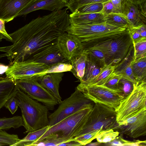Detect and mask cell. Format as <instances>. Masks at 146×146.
<instances>
[{
	"instance_id": "5b68a950",
	"label": "cell",
	"mask_w": 146,
	"mask_h": 146,
	"mask_svg": "<svg viewBox=\"0 0 146 146\" xmlns=\"http://www.w3.org/2000/svg\"><path fill=\"white\" fill-rule=\"evenodd\" d=\"M133 86L132 92L115 110L118 124L146 108V81L137 82L133 83Z\"/></svg>"
},
{
	"instance_id": "2e32d148",
	"label": "cell",
	"mask_w": 146,
	"mask_h": 146,
	"mask_svg": "<svg viewBox=\"0 0 146 146\" xmlns=\"http://www.w3.org/2000/svg\"><path fill=\"white\" fill-rule=\"evenodd\" d=\"M29 60L48 66L59 62L69 61L61 54L56 44L49 46L36 53Z\"/></svg>"
},
{
	"instance_id": "4dcf8cb0",
	"label": "cell",
	"mask_w": 146,
	"mask_h": 146,
	"mask_svg": "<svg viewBox=\"0 0 146 146\" xmlns=\"http://www.w3.org/2000/svg\"><path fill=\"white\" fill-rule=\"evenodd\" d=\"M103 8V3H92L82 6L75 12L80 13H99L102 12Z\"/></svg>"
},
{
	"instance_id": "bcb514c9",
	"label": "cell",
	"mask_w": 146,
	"mask_h": 146,
	"mask_svg": "<svg viewBox=\"0 0 146 146\" xmlns=\"http://www.w3.org/2000/svg\"><path fill=\"white\" fill-rule=\"evenodd\" d=\"M69 140L66 142L63 143L60 145L59 146H80L81 145L77 141L74 139Z\"/></svg>"
},
{
	"instance_id": "ffe728a7",
	"label": "cell",
	"mask_w": 146,
	"mask_h": 146,
	"mask_svg": "<svg viewBox=\"0 0 146 146\" xmlns=\"http://www.w3.org/2000/svg\"><path fill=\"white\" fill-rule=\"evenodd\" d=\"M70 23L92 24L105 22V16L102 12L80 13L75 12L69 15Z\"/></svg>"
},
{
	"instance_id": "7bdbcfd3",
	"label": "cell",
	"mask_w": 146,
	"mask_h": 146,
	"mask_svg": "<svg viewBox=\"0 0 146 146\" xmlns=\"http://www.w3.org/2000/svg\"><path fill=\"white\" fill-rule=\"evenodd\" d=\"M102 12L105 16L111 13H116L111 0H109L103 3V8Z\"/></svg>"
},
{
	"instance_id": "7a4b0ae2",
	"label": "cell",
	"mask_w": 146,
	"mask_h": 146,
	"mask_svg": "<svg viewBox=\"0 0 146 146\" xmlns=\"http://www.w3.org/2000/svg\"><path fill=\"white\" fill-rule=\"evenodd\" d=\"M83 50L95 49L104 53L106 65L116 66L127 56L133 46L127 31L123 33L82 43Z\"/></svg>"
},
{
	"instance_id": "d590c367",
	"label": "cell",
	"mask_w": 146,
	"mask_h": 146,
	"mask_svg": "<svg viewBox=\"0 0 146 146\" xmlns=\"http://www.w3.org/2000/svg\"><path fill=\"white\" fill-rule=\"evenodd\" d=\"M20 140L17 135L10 134L3 130H0V143L6 145H13Z\"/></svg>"
},
{
	"instance_id": "484cf974",
	"label": "cell",
	"mask_w": 146,
	"mask_h": 146,
	"mask_svg": "<svg viewBox=\"0 0 146 146\" xmlns=\"http://www.w3.org/2000/svg\"><path fill=\"white\" fill-rule=\"evenodd\" d=\"M115 66H116L112 65L111 64L105 66L87 86L94 85H104L113 72Z\"/></svg>"
},
{
	"instance_id": "d6a6232c",
	"label": "cell",
	"mask_w": 146,
	"mask_h": 146,
	"mask_svg": "<svg viewBox=\"0 0 146 146\" xmlns=\"http://www.w3.org/2000/svg\"><path fill=\"white\" fill-rule=\"evenodd\" d=\"M68 140L60 138L56 134H54L35 143L33 146H58Z\"/></svg>"
},
{
	"instance_id": "1f68e13d",
	"label": "cell",
	"mask_w": 146,
	"mask_h": 146,
	"mask_svg": "<svg viewBox=\"0 0 146 146\" xmlns=\"http://www.w3.org/2000/svg\"><path fill=\"white\" fill-rule=\"evenodd\" d=\"M133 60L146 56V38L133 43Z\"/></svg>"
},
{
	"instance_id": "8d00e7d4",
	"label": "cell",
	"mask_w": 146,
	"mask_h": 146,
	"mask_svg": "<svg viewBox=\"0 0 146 146\" xmlns=\"http://www.w3.org/2000/svg\"><path fill=\"white\" fill-rule=\"evenodd\" d=\"M133 84V82L122 77L118 82L117 89L121 91L125 98L132 91Z\"/></svg>"
},
{
	"instance_id": "4316f807",
	"label": "cell",
	"mask_w": 146,
	"mask_h": 146,
	"mask_svg": "<svg viewBox=\"0 0 146 146\" xmlns=\"http://www.w3.org/2000/svg\"><path fill=\"white\" fill-rule=\"evenodd\" d=\"M105 22L108 24L121 28L127 29L131 26L122 13H111L105 16Z\"/></svg>"
},
{
	"instance_id": "e0dca14e",
	"label": "cell",
	"mask_w": 146,
	"mask_h": 146,
	"mask_svg": "<svg viewBox=\"0 0 146 146\" xmlns=\"http://www.w3.org/2000/svg\"><path fill=\"white\" fill-rule=\"evenodd\" d=\"M67 6V3L63 0H34L21 11L17 17L26 15L38 10H46L52 11L60 10Z\"/></svg>"
},
{
	"instance_id": "f546056e",
	"label": "cell",
	"mask_w": 146,
	"mask_h": 146,
	"mask_svg": "<svg viewBox=\"0 0 146 146\" xmlns=\"http://www.w3.org/2000/svg\"><path fill=\"white\" fill-rule=\"evenodd\" d=\"M119 134L118 131L112 129L104 130L98 135L96 139L99 143H107L115 140Z\"/></svg>"
},
{
	"instance_id": "ee69618b",
	"label": "cell",
	"mask_w": 146,
	"mask_h": 146,
	"mask_svg": "<svg viewBox=\"0 0 146 146\" xmlns=\"http://www.w3.org/2000/svg\"><path fill=\"white\" fill-rule=\"evenodd\" d=\"M116 13H122L124 5L127 0H111Z\"/></svg>"
},
{
	"instance_id": "3957f363",
	"label": "cell",
	"mask_w": 146,
	"mask_h": 146,
	"mask_svg": "<svg viewBox=\"0 0 146 146\" xmlns=\"http://www.w3.org/2000/svg\"><path fill=\"white\" fill-rule=\"evenodd\" d=\"M15 96L21 111L23 126L26 129L25 133L48 125L49 110L45 106L32 99L18 88Z\"/></svg>"
},
{
	"instance_id": "8992f818",
	"label": "cell",
	"mask_w": 146,
	"mask_h": 146,
	"mask_svg": "<svg viewBox=\"0 0 146 146\" xmlns=\"http://www.w3.org/2000/svg\"><path fill=\"white\" fill-rule=\"evenodd\" d=\"M127 31V29L114 26L105 22L85 25L70 23L66 31L76 36L82 43L113 36Z\"/></svg>"
},
{
	"instance_id": "52a82bcc",
	"label": "cell",
	"mask_w": 146,
	"mask_h": 146,
	"mask_svg": "<svg viewBox=\"0 0 146 146\" xmlns=\"http://www.w3.org/2000/svg\"><path fill=\"white\" fill-rule=\"evenodd\" d=\"M117 124L115 109L95 103L85 124L75 137L101 129H113Z\"/></svg>"
},
{
	"instance_id": "d4e9b609",
	"label": "cell",
	"mask_w": 146,
	"mask_h": 146,
	"mask_svg": "<svg viewBox=\"0 0 146 146\" xmlns=\"http://www.w3.org/2000/svg\"><path fill=\"white\" fill-rule=\"evenodd\" d=\"M49 127L50 126L48 125L42 128L28 133L25 137L20 139L13 146H33L37 141L48 129Z\"/></svg>"
},
{
	"instance_id": "816d5d0a",
	"label": "cell",
	"mask_w": 146,
	"mask_h": 146,
	"mask_svg": "<svg viewBox=\"0 0 146 146\" xmlns=\"http://www.w3.org/2000/svg\"><path fill=\"white\" fill-rule=\"evenodd\" d=\"M131 2H133V0H127Z\"/></svg>"
},
{
	"instance_id": "7dc6e473",
	"label": "cell",
	"mask_w": 146,
	"mask_h": 146,
	"mask_svg": "<svg viewBox=\"0 0 146 146\" xmlns=\"http://www.w3.org/2000/svg\"><path fill=\"white\" fill-rule=\"evenodd\" d=\"M8 67L0 63V74H2L5 73Z\"/></svg>"
},
{
	"instance_id": "5bb4252c",
	"label": "cell",
	"mask_w": 146,
	"mask_h": 146,
	"mask_svg": "<svg viewBox=\"0 0 146 146\" xmlns=\"http://www.w3.org/2000/svg\"><path fill=\"white\" fill-rule=\"evenodd\" d=\"M122 14L131 26L146 25V1L136 3L127 1L124 5Z\"/></svg>"
},
{
	"instance_id": "60d3db41",
	"label": "cell",
	"mask_w": 146,
	"mask_h": 146,
	"mask_svg": "<svg viewBox=\"0 0 146 146\" xmlns=\"http://www.w3.org/2000/svg\"><path fill=\"white\" fill-rule=\"evenodd\" d=\"M121 78L120 75L113 72L104 85L111 89H117L118 82Z\"/></svg>"
},
{
	"instance_id": "f907efd6",
	"label": "cell",
	"mask_w": 146,
	"mask_h": 146,
	"mask_svg": "<svg viewBox=\"0 0 146 146\" xmlns=\"http://www.w3.org/2000/svg\"><path fill=\"white\" fill-rule=\"evenodd\" d=\"M63 1L66 3H67L69 0H63Z\"/></svg>"
},
{
	"instance_id": "681fc988",
	"label": "cell",
	"mask_w": 146,
	"mask_h": 146,
	"mask_svg": "<svg viewBox=\"0 0 146 146\" xmlns=\"http://www.w3.org/2000/svg\"><path fill=\"white\" fill-rule=\"evenodd\" d=\"M3 39H7L6 37L0 32V42H1Z\"/></svg>"
},
{
	"instance_id": "83f0119b",
	"label": "cell",
	"mask_w": 146,
	"mask_h": 146,
	"mask_svg": "<svg viewBox=\"0 0 146 146\" xmlns=\"http://www.w3.org/2000/svg\"><path fill=\"white\" fill-rule=\"evenodd\" d=\"M22 126L23 121L21 116H16L12 117L0 118V130L16 129Z\"/></svg>"
},
{
	"instance_id": "8fae6325",
	"label": "cell",
	"mask_w": 146,
	"mask_h": 146,
	"mask_svg": "<svg viewBox=\"0 0 146 146\" xmlns=\"http://www.w3.org/2000/svg\"><path fill=\"white\" fill-rule=\"evenodd\" d=\"M119 134L136 138L146 135V108H144L113 129Z\"/></svg>"
},
{
	"instance_id": "e575fe53",
	"label": "cell",
	"mask_w": 146,
	"mask_h": 146,
	"mask_svg": "<svg viewBox=\"0 0 146 146\" xmlns=\"http://www.w3.org/2000/svg\"><path fill=\"white\" fill-rule=\"evenodd\" d=\"M109 145L114 146H146V141L139 140L130 141L126 140L121 136H118L113 141L108 143Z\"/></svg>"
},
{
	"instance_id": "277c9868",
	"label": "cell",
	"mask_w": 146,
	"mask_h": 146,
	"mask_svg": "<svg viewBox=\"0 0 146 146\" xmlns=\"http://www.w3.org/2000/svg\"><path fill=\"white\" fill-rule=\"evenodd\" d=\"M94 105L76 112L49 127L35 143L54 134L66 140L73 139L85 124Z\"/></svg>"
},
{
	"instance_id": "9c48e42d",
	"label": "cell",
	"mask_w": 146,
	"mask_h": 146,
	"mask_svg": "<svg viewBox=\"0 0 146 146\" xmlns=\"http://www.w3.org/2000/svg\"><path fill=\"white\" fill-rule=\"evenodd\" d=\"M36 75L15 80L16 86L32 99L42 103L49 110H53L58 102L52 93L38 81Z\"/></svg>"
},
{
	"instance_id": "603a6c76",
	"label": "cell",
	"mask_w": 146,
	"mask_h": 146,
	"mask_svg": "<svg viewBox=\"0 0 146 146\" xmlns=\"http://www.w3.org/2000/svg\"><path fill=\"white\" fill-rule=\"evenodd\" d=\"M87 59L86 52L83 50L82 53L70 61L72 67L71 72L80 82L82 81L84 76Z\"/></svg>"
},
{
	"instance_id": "6da1fadb",
	"label": "cell",
	"mask_w": 146,
	"mask_h": 146,
	"mask_svg": "<svg viewBox=\"0 0 146 146\" xmlns=\"http://www.w3.org/2000/svg\"><path fill=\"white\" fill-rule=\"evenodd\" d=\"M67 9L38 17L9 34L12 44L0 47V52L4 53L0 57H6L13 62L28 60L36 53L56 44L70 24Z\"/></svg>"
},
{
	"instance_id": "c3c4849f",
	"label": "cell",
	"mask_w": 146,
	"mask_h": 146,
	"mask_svg": "<svg viewBox=\"0 0 146 146\" xmlns=\"http://www.w3.org/2000/svg\"><path fill=\"white\" fill-rule=\"evenodd\" d=\"M145 1H146V0H133V3H140Z\"/></svg>"
},
{
	"instance_id": "ab89813d",
	"label": "cell",
	"mask_w": 146,
	"mask_h": 146,
	"mask_svg": "<svg viewBox=\"0 0 146 146\" xmlns=\"http://www.w3.org/2000/svg\"><path fill=\"white\" fill-rule=\"evenodd\" d=\"M127 31L132 40L133 43L137 42L143 38L140 34L138 26H130L127 29Z\"/></svg>"
},
{
	"instance_id": "7c38bea8",
	"label": "cell",
	"mask_w": 146,
	"mask_h": 146,
	"mask_svg": "<svg viewBox=\"0 0 146 146\" xmlns=\"http://www.w3.org/2000/svg\"><path fill=\"white\" fill-rule=\"evenodd\" d=\"M49 66L31 60L14 62L8 67L5 74L7 77L15 80L39 74L46 71Z\"/></svg>"
},
{
	"instance_id": "44dd1931",
	"label": "cell",
	"mask_w": 146,
	"mask_h": 146,
	"mask_svg": "<svg viewBox=\"0 0 146 146\" xmlns=\"http://www.w3.org/2000/svg\"><path fill=\"white\" fill-rule=\"evenodd\" d=\"M133 55V46L126 57L116 66L113 72L135 83L137 82L133 72L131 65Z\"/></svg>"
},
{
	"instance_id": "cb8c5ba5",
	"label": "cell",
	"mask_w": 146,
	"mask_h": 146,
	"mask_svg": "<svg viewBox=\"0 0 146 146\" xmlns=\"http://www.w3.org/2000/svg\"><path fill=\"white\" fill-rule=\"evenodd\" d=\"M131 65L136 82L146 81V56L133 59Z\"/></svg>"
},
{
	"instance_id": "4fadbf2b",
	"label": "cell",
	"mask_w": 146,
	"mask_h": 146,
	"mask_svg": "<svg viewBox=\"0 0 146 146\" xmlns=\"http://www.w3.org/2000/svg\"><path fill=\"white\" fill-rule=\"evenodd\" d=\"M57 46L61 54L68 61L83 51L82 43L76 35L64 33L58 38Z\"/></svg>"
},
{
	"instance_id": "f1b7e54d",
	"label": "cell",
	"mask_w": 146,
	"mask_h": 146,
	"mask_svg": "<svg viewBox=\"0 0 146 146\" xmlns=\"http://www.w3.org/2000/svg\"><path fill=\"white\" fill-rule=\"evenodd\" d=\"M72 68V65L70 61L59 62L50 66L45 71L35 75L39 77L48 73L71 72Z\"/></svg>"
},
{
	"instance_id": "d6986e66",
	"label": "cell",
	"mask_w": 146,
	"mask_h": 146,
	"mask_svg": "<svg viewBox=\"0 0 146 146\" xmlns=\"http://www.w3.org/2000/svg\"><path fill=\"white\" fill-rule=\"evenodd\" d=\"M105 65H102L87 56L83 80L80 82V83L76 87V88L80 90L87 86Z\"/></svg>"
},
{
	"instance_id": "ac0fdd59",
	"label": "cell",
	"mask_w": 146,
	"mask_h": 146,
	"mask_svg": "<svg viewBox=\"0 0 146 146\" xmlns=\"http://www.w3.org/2000/svg\"><path fill=\"white\" fill-rule=\"evenodd\" d=\"M63 75V72L49 73L38 77V82L52 93L58 104L62 101L59 90V84Z\"/></svg>"
},
{
	"instance_id": "30bf717a",
	"label": "cell",
	"mask_w": 146,
	"mask_h": 146,
	"mask_svg": "<svg viewBox=\"0 0 146 146\" xmlns=\"http://www.w3.org/2000/svg\"><path fill=\"white\" fill-rule=\"evenodd\" d=\"M79 91L94 103L102 104L115 110L124 98L121 90L110 88L104 85L88 86Z\"/></svg>"
},
{
	"instance_id": "b9f144b4",
	"label": "cell",
	"mask_w": 146,
	"mask_h": 146,
	"mask_svg": "<svg viewBox=\"0 0 146 146\" xmlns=\"http://www.w3.org/2000/svg\"><path fill=\"white\" fill-rule=\"evenodd\" d=\"M15 95L8 99L4 105V106L8 109L12 114H14L17 110L18 106Z\"/></svg>"
},
{
	"instance_id": "9a60e30c",
	"label": "cell",
	"mask_w": 146,
	"mask_h": 146,
	"mask_svg": "<svg viewBox=\"0 0 146 146\" xmlns=\"http://www.w3.org/2000/svg\"><path fill=\"white\" fill-rule=\"evenodd\" d=\"M34 0H0V19L8 22Z\"/></svg>"
},
{
	"instance_id": "836d02e7",
	"label": "cell",
	"mask_w": 146,
	"mask_h": 146,
	"mask_svg": "<svg viewBox=\"0 0 146 146\" xmlns=\"http://www.w3.org/2000/svg\"><path fill=\"white\" fill-rule=\"evenodd\" d=\"M109 0H69L67 3V9L73 13L82 6L92 3H104Z\"/></svg>"
},
{
	"instance_id": "f6af8a7d",
	"label": "cell",
	"mask_w": 146,
	"mask_h": 146,
	"mask_svg": "<svg viewBox=\"0 0 146 146\" xmlns=\"http://www.w3.org/2000/svg\"><path fill=\"white\" fill-rule=\"evenodd\" d=\"M0 32L7 38V40L10 41L11 38L6 31L5 27V21L0 19Z\"/></svg>"
},
{
	"instance_id": "7402d4cb",
	"label": "cell",
	"mask_w": 146,
	"mask_h": 146,
	"mask_svg": "<svg viewBox=\"0 0 146 146\" xmlns=\"http://www.w3.org/2000/svg\"><path fill=\"white\" fill-rule=\"evenodd\" d=\"M17 89L14 80L0 78V110L8 100L15 95Z\"/></svg>"
},
{
	"instance_id": "ba28073f",
	"label": "cell",
	"mask_w": 146,
	"mask_h": 146,
	"mask_svg": "<svg viewBox=\"0 0 146 146\" xmlns=\"http://www.w3.org/2000/svg\"><path fill=\"white\" fill-rule=\"evenodd\" d=\"M94 104L76 88L70 96L62 101L56 110L48 116V125L52 126L75 112L93 106Z\"/></svg>"
},
{
	"instance_id": "74e56055",
	"label": "cell",
	"mask_w": 146,
	"mask_h": 146,
	"mask_svg": "<svg viewBox=\"0 0 146 146\" xmlns=\"http://www.w3.org/2000/svg\"><path fill=\"white\" fill-rule=\"evenodd\" d=\"M103 130L102 129L95 131L90 132L80 136L75 137L74 139L82 145L88 144L95 139L98 135Z\"/></svg>"
},
{
	"instance_id": "f35d334b",
	"label": "cell",
	"mask_w": 146,
	"mask_h": 146,
	"mask_svg": "<svg viewBox=\"0 0 146 146\" xmlns=\"http://www.w3.org/2000/svg\"><path fill=\"white\" fill-rule=\"evenodd\" d=\"M83 50L86 52L88 56L104 65H106L104 55L100 50L95 49H90Z\"/></svg>"
}]
</instances>
